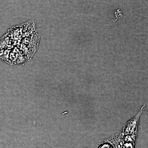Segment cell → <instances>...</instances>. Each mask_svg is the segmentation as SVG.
Returning <instances> with one entry per match:
<instances>
[{
    "label": "cell",
    "mask_w": 148,
    "mask_h": 148,
    "mask_svg": "<svg viewBox=\"0 0 148 148\" xmlns=\"http://www.w3.org/2000/svg\"><path fill=\"white\" fill-rule=\"evenodd\" d=\"M145 105H143L138 113L127 121L123 125V133L126 135H135L138 130L140 117L145 109Z\"/></svg>",
    "instance_id": "1"
},
{
    "label": "cell",
    "mask_w": 148,
    "mask_h": 148,
    "mask_svg": "<svg viewBox=\"0 0 148 148\" xmlns=\"http://www.w3.org/2000/svg\"><path fill=\"white\" fill-rule=\"evenodd\" d=\"M112 144L115 148H122L123 146V140L121 135H117L111 139Z\"/></svg>",
    "instance_id": "2"
},
{
    "label": "cell",
    "mask_w": 148,
    "mask_h": 148,
    "mask_svg": "<svg viewBox=\"0 0 148 148\" xmlns=\"http://www.w3.org/2000/svg\"><path fill=\"white\" fill-rule=\"evenodd\" d=\"M127 143H125L123 146V148H133V146H132V143H129V142L126 141Z\"/></svg>",
    "instance_id": "3"
},
{
    "label": "cell",
    "mask_w": 148,
    "mask_h": 148,
    "mask_svg": "<svg viewBox=\"0 0 148 148\" xmlns=\"http://www.w3.org/2000/svg\"><path fill=\"white\" fill-rule=\"evenodd\" d=\"M99 148H112L110 145L108 144H104L100 147Z\"/></svg>",
    "instance_id": "4"
}]
</instances>
